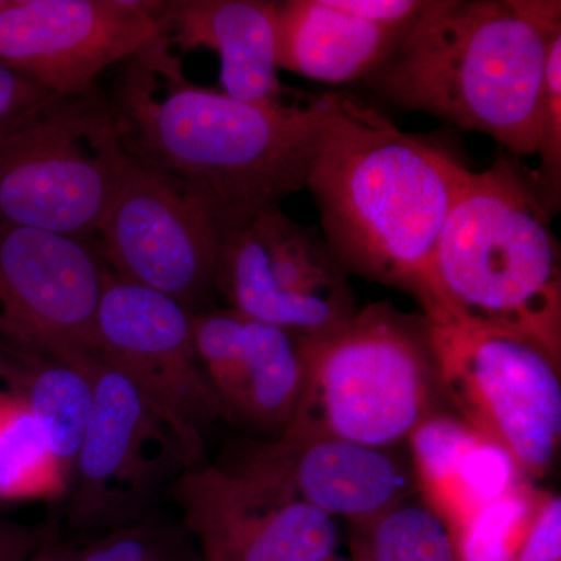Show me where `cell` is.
I'll return each instance as SVG.
<instances>
[{
  "mask_svg": "<svg viewBox=\"0 0 561 561\" xmlns=\"http://www.w3.org/2000/svg\"><path fill=\"white\" fill-rule=\"evenodd\" d=\"M128 160L108 102L92 91L61 98L0 142V221L84 241Z\"/></svg>",
  "mask_w": 561,
  "mask_h": 561,
  "instance_id": "cell-6",
  "label": "cell"
},
{
  "mask_svg": "<svg viewBox=\"0 0 561 561\" xmlns=\"http://www.w3.org/2000/svg\"><path fill=\"white\" fill-rule=\"evenodd\" d=\"M217 289L247 320L317 337L357 312L346 273L316 231L272 206L225 238Z\"/></svg>",
  "mask_w": 561,
  "mask_h": 561,
  "instance_id": "cell-11",
  "label": "cell"
},
{
  "mask_svg": "<svg viewBox=\"0 0 561 561\" xmlns=\"http://www.w3.org/2000/svg\"><path fill=\"white\" fill-rule=\"evenodd\" d=\"M354 561H456L451 535L419 494L350 524Z\"/></svg>",
  "mask_w": 561,
  "mask_h": 561,
  "instance_id": "cell-22",
  "label": "cell"
},
{
  "mask_svg": "<svg viewBox=\"0 0 561 561\" xmlns=\"http://www.w3.org/2000/svg\"><path fill=\"white\" fill-rule=\"evenodd\" d=\"M531 176L501 157L471 172L443 228L434 268L457 321L561 356V254Z\"/></svg>",
  "mask_w": 561,
  "mask_h": 561,
  "instance_id": "cell-4",
  "label": "cell"
},
{
  "mask_svg": "<svg viewBox=\"0 0 561 561\" xmlns=\"http://www.w3.org/2000/svg\"><path fill=\"white\" fill-rule=\"evenodd\" d=\"M408 445L419 496L448 530L530 481L501 446L453 411L424 420Z\"/></svg>",
  "mask_w": 561,
  "mask_h": 561,
  "instance_id": "cell-17",
  "label": "cell"
},
{
  "mask_svg": "<svg viewBox=\"0 0 561 561\" xmlns=\"http://www.w3.org/2000/svg\"><path fill=\"white\" fill-rule=\"evenodd\" d=\"M332 7L371 24L408 27L419 18L424 0H330Z\"/></svg>",
  "mask_w": 561,
  "mask_h": 561,
  "instance_id": "cell-29",
  "label": "cell"
},
{
  "mask_svg": "<svg viewBox=\"0 0 561 561\" xmlns=\"http://www.w3.org/2000/svg\"><path fill=\"white\" fill-rule=\"evenodd\" d=\"M153 11L171 43L219 54L225 94L243 102L289 98L276 65V2L175 0L154 2Z\"/></svg>",
  "mask_w": 561,
  "mask_h": 561,
  "instance_id": "cell-16",
  "label": "cell"
},
{
  "mask_svg": "<svg viewBox=\"0 0 561 561\" xmlns=\"http://www.w3.org/2000/svg\"><path fill=\"white\" fill-rule=\"evenodd\" d=\"M3 2H5V0H0V7L3 5Z\"/></svg>",
  "mask_w": 561,
  "mask_h": 561,
  "instance_id": "cell-33",
  "label": "cell"
},
{
  "mask_svg": "<svg viewBox=\"0 0 561 561\" xmlns=\"http://www.w3.org/2000/svg\"><path fill=\"white\" fill-rule=\"evenodd\" d=\"M305 387L280 434L398 448L424 420L451 411L434 324L373 302L334 330L302 337Z\"/></svg>",
  "mask_w": 561,
  "mask_h": 561,
  "instance_id": "cell-5",
  "label": "cell"
},
{
  "mask_svg": "<svg viewBox=\"0 0 561 561\" xmlns=\"http://www.w3.org/2000/svg\"><path fill=\"white\" fill-rule=\"evenodd\" d=\"M153 9L131 0H5L0 65L51 94L80 98L103 70L164 33Z\"/></svg>",
  "mask_w": 561,
  "mask_h": 561,
  "instance_id": "cell-12",
  "label": "cell"
},
{
  "mask_svg": "<svg viewBox=\"0 0 561 561\" xmlns=\"http://www.w3.org/2000/svg\"><path fill=\"white\" fill-rule=\"evenodd\" d=\"M106 267L83 239L0 221V359L94 371Z\"/></svg>",
  "mask_w": 561,
  "mask_h": 561,
  "instance_id": "cell-8",
  "label": "cell"
},
{
  "mask_svg": "<svg viewBox=\"0 0 561 561\" xmlns=\"http://www.w3.org/2000/svg\"><path fill=\"white\" fill-rule=\"evenodd\" d=\"M408 28L362 21L330 0L276 2V65L324 83L364 80Z\"/></svg>",
  "mask_w": 561,
  "mask_h": 561,
  "instance_id": "cell-18",
  "label": "cell"
},
{
  "mask_svg": "<svg viewBox=\"0 0 561 561\" xmlns=\"http://www.w3.org/2000/svg\"><path fill=\"white\" fill-rule=\"evenodd\" d=\"M512 561H561V497L541 491L529 530Z\"/></svg>",
  "mask_w": 561,
  "mask_h": 561,
  "instance_id": "cell-28",
  "label": "cell"
},
{
  "mask_svg": "<svg viewBox=\"0 0 561 561\" xmlns=\"http://www.w3.org/2000/svg\"><path fill=\"white\" fill-rule=\"evenodd\" d=\"M175 496L203 561H328L337 524L245 468L184 470Z\"/></svg>",
  "mask_w": 561,
  "mask_h": 561,
  "instance_id": "cell-13",
  "label": "cell"
},
{
  "mask_svg": "<svg viewBox=\"0 0 561 561\" xmlns=\"http://www.w3.org/2000/svg\"><path fill=\"white\" fill-rule=\"evenodd\" d=\"M79 556L80 552L72 551V549H57L49 546V548L33 553V556L21 561H77Z\"/></svg>",
  "mask_w": 561,
  "mask_h": 561,
  "instance_id": "cell-31",
  "label": "cell"
},
{
  "mask_svg": "<svg viewBox=\"0 0 561 561\" xmlns=\"http://www.w3.org/2000/svg\"><path fill=\"white\" fill-rule=\"evenodd\" d=\"M398 448L280 434L239 467L271 479L331 518L353 524L419 494L411 456Z\"/></svg>",
  "mask_w": 561,
  "mask_h": 561,
  "instance_id": "cell-15",
  "label": "cell"
},
{
  "mask_svg": "<svg viewBox=\"0 0 561 561\" xmlns=\"http://www.w3.org/2000/svg\"><path fill=\"white\" fill-rule=\"evenodd\" d=\"M3 378L24 398L51 454L72 474L92 408V379L49 360H2Z\"/></svg>",
  "mask_w": 561,
  "mask_h": 561,
  "instance_id": "cell-19",
  "label": "cell"
},
{
  "mask_svg": "<svg viewBox=\"0 0 561 561\" xmlns=\"http://www.w3.org/2000/svg\"><path fill=\"white\" fill-rule=\"evenodd\" d=\"M111 273L194 312L217 287L227 238L209 203L130 157L99 227Z\"/></svg>",
  "mask_w": 561,
  "mask_h": 561,
  "instance_id": "cell-10",
  "label": "cell"
},
{
  "mask_svg": "<svg viewBox=\"0 0 561 561\" xmlns=\"http://www.w3.org/2000/svg\"><path fill=\"white\" fill-rule=\"evenodd\" d=\"M306 378L302 337L247 320L245 387L239 416L267 430H286Z\"/></svg>",
  "mask_w": 561,
  "mask_h": 561,
  "instance_id": "cell-20",
  "label": "cell"
},
{
  "mask_svg": "<svg viewBox=\"0 0 561 561\" xmlns=\"http://www.w3.org/2000/svg\"><path fill=\"white\" fill-rule=\"evenodd\" d=\"M77 561H201L191 542L171 530L127 527L80 552Z\"/></svg>",
  "mask_w": 561,
  "mask_h": 561,
  "instance_id": "cell-26",
  "label": "cell"
},
{
  "mask_svg": "<svg viewBox=\"0 0 561 561\" xmlns=\"http://www.w3.org/2000/svg\"><path fill=\"white\" fill-rule=\"evenodd\" d=\"M192 324L203 370L232 419L241 413L245 387L247 319L234 309L194 312Z\"/></svg>",
  "mask_w": 561,
  "mask_h": 561,
  "instance_id": "cell-24",
  "label": "cell"
},
{
  "mask_svg": "<svg viewBox=\"0 0 561 561\" xmlns=\"http://www.w3.org/2000/svg\"><path fill=\"white\" fill-rule=\"evenodd\" d=\"M91 379V415L72 468L70 523L77 527L128 515L165 476L187 470L171 430L124 373L101 357Z\"/></svg>",
  "mask_w": 561,
  "mask_h": 561,
  "instance_id": "cell-14",
  "label": "cell"
},
{
  "mask_svg": "<svg viewBox=\"0 0 561 561\" xmlns=\"http://www.w3.org/2000/svg\"><path fill=\"white\" fill-rule=\"evenodd\" d=\"M194 312L168 295L106 273L95 313V350L130 379L171 430L187 470L202 459V432L231 415L210 386L194 343Z\"/></svg>",
  "mask_w": 561,
  "mask_h": 561,
  "instance_id": "cell-9",
  "label": "cell"
},
{
  "mask_svg": "<svg viewBox=\"0 0 561 561\" xmlns=\"http://www.w3.org/2000/svg\"><path fill=\"white\" fill-rule=\"evenodd\" d=\"M51 531L43 526L0 522V561H21L49 548Z\"/></svg>",
  "mask_w": 561,
  "mask_h": 561,
  "instance_id": "cell-30",
  "label": "cell"
},
{
  "mask_svg": "<svg viewBox=\"0 0 561 561\" xmlns=\"http://www.w3.org/2000/svg\"><path fill=\"white\" fill-rule=\"evenodd\" d=\"M559 27L553 0H426L362 81L401 108L530 157L540 142L549 39Z\"/></svg>",
  "mask_w": 561,
  "mask_h": 561,
  "instance_id": "cell-3",
  "label": "cell"
},
{
  "mask_svg": "<svg viewBox=\"0 0 561 561\" xmlns=\"http://www.w3.org/2000/svg\"><path fill=\"white\" fill-rule=\"evenodd\" d=\"M168 35L128 58L110 103L135 160L209 203L227 236L308 187L335 92L243 102L195 87Z\"/></svg>",
  "mask_w": 561,
  "mask_h": 561,
  "instance_id": "cell-1",
  "label": "cell"
},
{
  "mask_svg": "<svg viewBox=\"0 0 561 561\" xmlns=\"http://www.w3.org/2000/svg\"><path fill=\"white\" fill-rule=\"evenodd\" d=\"M470 175L451 154L335 92L308 190L346 275L412 295L431 323L445 327L457 317L438 286L435 251Z\"/></svg>",
  "mask_w": 561,
  "mask_h": 561,
  "instance_id": "cell-2",
  "label": "cell"
},
{
  "mask_svg": "<svg viewBox=\"0 0 561 561\" xmlns=\"http://www.w3.org/2000/svg\"><path fill=\"white\" fill-rule=\"evenodd\" d=\"M328 561H354V560H342V559H337V557H332V559L328 560Z\"/></svg>",
  "mask_w": 561,
  "mask_h": 561,
  "instance_id": "cell-32",
  "label": "cell"
},
{
  "mask_svg": "<svg viewBox=\"0 0 561 561\" xmlns=\"http://www.w3.org/2000/svg\"><path fill=\"white\" fill-rule=\"evenodd\" d=\"M541 491L523 482L449 530L456 561H512L537 512Z\"/></svg>",
  "mask_w": 561,
  "mask_h": 561,
  "instance_id": "cell-23",
  "label": "cell"
},
{
  "mask_svg": "<svg viewBox=\"0 0 561 561\" xmlns=\"http://www.w3.org/2000/svg\"><path fill=\"white\" fill-rule=\"evenodd\" d=\"M69 472L51 454L35 416L16 390H0V500L61 496Z\"/></svg>",
  "mask_w": 561,
  "mask_h": 561,
  "instance_id": "cell-21",
  "label": "cell"
},
{
  "mask_svg": "<svg viewBox=\"0 0 561 561\" xmlns=\"http://www.w3.org/2000/svg\"><path fill=\"white\" fill-rule=\"evenodd\" d=\"M540 168L531 172L538 197L553 216L561 197V27L549 39L545 72V99H542Z\"/></svg>",
  "mask_w": 561,
  "mask_h": 561,
  "instance_id": "cell-25",
  "label": "cell"
},
{
  "mask_svg": "<svg viewBox=\"0 0 561 561\" xmlns=\"http://www.w3.org/2000/svg\"><path fill=\"white\" fill-rule=\"evenodd\" d=\"M434 342L451 411L501 446L527 479L545 478L561 445V356L471 321L434 324Z\"/></svg>",
  "mask_w": 561,
  "mask_h": 561,
  "instance_id": "cell-7",
  "label": "cell"
},
{
  "mask_svg": "<svg viewBox=\"0 0 561 561\" xmlns=\"http://www.w3.org/2000/svg\"><path fill=\"white\" fill-rule=\"evenodd\" d=\"M60 99L27 77L0 65V142Z\"/></svg>",
  "mask_w": 561,
  "mask_h": 561,
  "instance_id": "cell-27",
  "label": "cell"
}]
</instances>
